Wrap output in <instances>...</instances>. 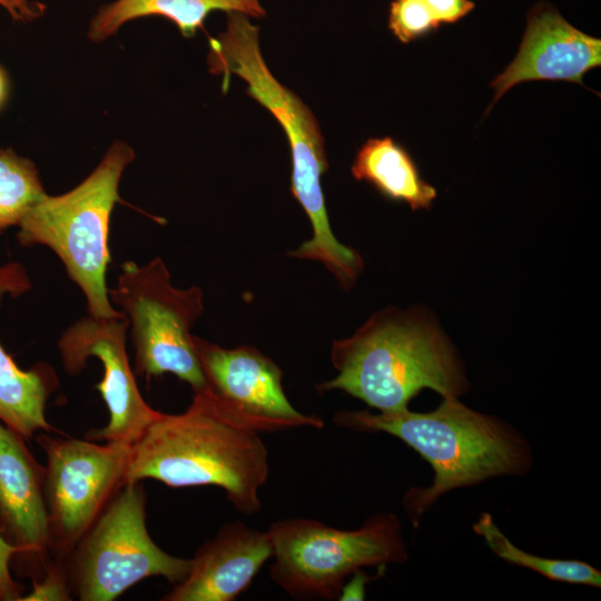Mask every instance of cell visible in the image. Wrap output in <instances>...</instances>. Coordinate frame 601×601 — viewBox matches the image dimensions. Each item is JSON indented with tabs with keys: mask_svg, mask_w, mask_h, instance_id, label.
Instances as JSON below:
<instances>
[{
	"mask_svg": "<svg viewBox=\"0 0 601 601\" xmlns=\"http://www.w3.org/2000/svg\"><path fill=\"white\" fill-rule=\"evenodd\" d=\"M333 421L352 431L397 437L430 463L431 484L408 489L402 500L414 528L451 491L502 476H525L534 465L532 445L516 427L456 396L442 397L436 408L425 413L338 411Z\"/></svg>",
	"mask_w": 601,
	"mask_h": 601,
	"instance_id": "obj_1",
	"label": "cell"
},
{
	"mask_svg": "<svg viewBox=\"0 0 601 601\" xmlns=\"http://www.w3.org/2000/svg\"><path fill=\"white\" fill-rule=\"evenodd\" d=\"M331 361L337 375L317 391H343L378 412L408 408L424 388L442 397L471 388L456 347L418 305L374 313L353 335L333 342Z\"/></svg>",
	"mask_w": 601,
	"mask_h": 601,
	"instance_id": "obj_2",
	"label": "cell"
},
{
	"mask_svg": "<svg viewBox=\"0 0 601 601\" xmlns=\"http://www.w3.org/2000/svg\"><path fill=\"white\" fill-rule=\"evenodd\" d=\"M268 453L258 432L237 421L207 387L180 414H161L130 446L126 484L216 485L247 515L260 510Z\"/></svg>",
	"mask_w": 601,
	"mask_h": 601,
	"instance_id": "obj_3",
	"label": "cell"
},
{
	"mask_svg": "<svg viewBox=\"0 0 601 601\" xmlns=\"http://www.w3.org/2000/svg\"><path fill=\"white\" fill-rule=\"evenodd\" d=\"M208 45L209 71L223 77L224 90L231 75L243 79L247 95L274 116L289 144L290 191L313 229L312 237L289 255L322 263L337 282L351 279L361 269L363 258L333 234L322 188L328 160L315 115L270 72L259 47V27L253 24L246 14L227 12L225 31L209 38Z\"/></svg>",
	"mask_w": 601,
	"mask_h": 601,
	"instance_id": "obj_4",
	"label": "cell"
},
{
	"mask_svg": "<svg viewBox=\"0 0 601 601\" xmlns=\"http://www.w3.org/2000/svg\"><path fill=\"white\" fill-rule=\"evenodd\" d=\"M134 159L128 144L114 141L85 180L62 195L46 194L18 225L19 243L50 248L82 292L89 315L97 318L124 316L111 305L106 285L108 238L112 210L121 200L119 183Z\"/></svg>",
	"mask_w": 601,
	"mask_h": 601,
	"instance_id": "obj_5",
	"label": "cell"
},
{
	"mask_svg": "<svg viewBox=\"0 0 601 601\" xmlns=\"http://www.w3.org/2000/svg\"><path fill=\"white\" fill-rule=\"evenodd\" d=\"M273 545L272 580L298 600L338 599L346 580L366 566L402 564L408 549L392 512L374 514L355 530H338L294 518L268 529Z\"/></svg>",
	"mask_w": 601,
	"mask_h": 601,
	"instance_id": "obj_6",
	"label": "cell"
},
{
	"mask_svg": "<svg viewBox=\"0 0 601 601\" xmlns=\"http://www.w3.org/2000/svg\"><path fill=\"white\" fill-rule=\"evenodd\" d=\"M109 298L128 319L135 374L149 378L169 373L194 393L208 387L190 333L204 312L199 287H175L167 266L156 257L145 265L125 262Z\"/></svg>",
	"mask_w": 601,
	"mask_h": 601,
	"instance_id": "obj_7",
	"label": "cell"
},
{
	"mask_svg": "<svg viewBox=\"0 0 601 601\" xmlns=\"http://www.w3.org/2000/svg\"><path fill=\"white\" fill-rule=\"evenodd\" d=\"M62 562L71 594L80 601H112L150 577L176 584L191 565L151 540L140 482L122 486Z\"/></svg>",
	"mask_w": 601,
	"mask_h": 601,
	"instance_id": "obj_8",
	"label": "cell"
},
{
	"mask_svg": "<svg viewBox=\"0 0 601 601\" xmlns=\"http://www.w3.org/2000/svg\"><path fill=\"white\" fill-rule=\"evenodd\" d=\"M36 440L47 457L50 556L63 561L126 485L130 445H99L46 433Z\"/></svg>",
	"mask_w": 601,
	"mask_h": 601,
	"instance_id": "obj_9",
	"label": "cell"
},
{
	"mask_svg": "<svg viewBox=\"0 0 601 601\" xmlns=\"http://www.w3.org/2000/svg\"><path fill=\"white\" fill-rule=\"evenodd\" d=\"M129 324L117 318L83 317L68 327L58 341L63 370L79 374L90 357L102 364V380L96 385L109 411L108 424L88 434L89 440L132 445L162 414L141 396L126 349Z\"/></svg>",
	"mask_w": 601,
	"mask_h": 601,
	"instance_id": "obj_10",
	"label": "cell"
},
{
	"mask_svg": "<svg viewBox=\"0 0 601 601\" xmlns=\"http://www.w3.org/2000/svg\"><path fill=\"white\" fill-rule=\"evenodd\" d=\"M193 345L209 391L237 421L257 432L323 427L321 417L290 404L282 370L257 348H224L195 335Z\"/></svg>",
	"mask_w": 601,
	"mask_h": 601,
	"instance_id": "obj_11",
	"label": "cell"
},
{
	"mask_svg": "<svg viewBox=\"0 0 601 601\" xmlns=\"http://www.w3.org/2000/svg\"><path fill=\"white\" fill-rule=\"evenodd\" d=\"M26 440L0 422V535L13 549L10 569L40 580L50 562L45 466Z\"/></svg>",
	"mask_w": 601,
	"mask_h": 601,
	"instance_id": "obj_12",
	"label": "cell"
},
{
	"mask_svg": "<svg viewBox=\"0 0 601 601\" xmlns=\"http://www.w3.org/2000/svg\"><path fill=\"white\" fill-rule=\"evenodd\" d=\"M601 65V40L568 22L553 7L538 4L513 61L497 75L493 105L512 87L531 80H564L583 85V76Z\"/></svg>",
	"mask_w": 601,
	"mask_h": 601,
	"instance_id": "obj_13",
	"label": "cell"
},
{
	"mask_svg": "<svg viewBox=\"0 0 601 601\" xmlns=\"http://www.w3.org/2000/svg\"><path fill=\"white\" fill-rule=\"evenodd\" d=\"M268 532L242 521L227 523L191 559L187 577L174 584L165 601H233L252 583L272 556Z\"/></svg>",
	"mask_w": 601,
	"mask_h": 601,
	"instance_id": "obj_14",
	"label": "cell"
},
{
	"mask_svg": "<svg viewBox=\"0 0 601 601\" xmlns=\"http://www.w3.org/2000/svg\"><path fill=\"white\" fill-rule=\"evenodd\" d=\"M29 289L30 280L20 264L0 267V303L4 295L16 297ZM58 385L59 378L50 365L38 363L21 370L0 343V422L23 440H31L40 431H56L45 412Z\"/></svg>",
	"mask_w": 601,
	"mask_h": 601,
	"instance_id": "obj_15",
	"label": "cell"
},
{
	"mask_svg": "<svg viewBox=\"0 0 601 601\" xmlns=\"http://www.w3.org/2000/svg\"><path fill=\"white\" fill-rule=\"evenodd\" d=\"M217 10L253 18L266 16L259 0H116L98 9L90 22L88 38L101 42L126 22L149 16L168 19L184 37L191 38L204 29L208 14Z\"/></svg>",
	"mask_w": 601,
	"mask_h": 601,
	"instance_id": "obj_16",
	"label": "cell"
},
{
	"mask_svg": "<svg viewBox=\"0 0 601 601\" xmlns=\"http://www.w3.org/2000/svg\"><path fill=\"white\" fill-rule=\"evenodd\" d=\"M352 175L412 210L431 208L436 189L426 183L410 152L391 137L371 138L356 152Z\"/></svg>",
	"mask_w": 601,
	"mask_h": 601,
	"instance_id": "obj_17",
	"label": "cell"
},
{
	"mask_svg": "<svg viewBox=\"0 0 601 601\" xmlns=\"http://www.w3.org/2000/svg\"><path fill=\"white\" fill-rule=\"evenodd\" d=\"M472 530L497 558L508 563L529 569L552 581L601 587V572L588 562L539 556L518 548L489 512L480 514Z\"/></svg>",
	"mask_w": 601,
	"mask_h": 601,
	"instance_id": "obj_18",
	"label": "cell"
},
{
	"mask_svg": "<svg viewBox=\"0 0 601 601\" xmlns=\"http://www.w3.org/2000/svg\"><path fill=\"white\" fill-rule=\"evenodd\" d=\"M46 194L35 164L11 149L0 148V234L18 226Z\"/></svg>",
	"mask_w": 601,
	"mask_h": 601,
	"instance_id": "obj_19",
	"label": "cell"
},
{
	"mask_svg": "<svg viewBox=\"0 0 601 601\" xmlns=\"http://www.w3.org/2000/svg\"><path fill=\"white\" fill-rule=\"evenodd\" d=\"M440 26L425 0H393L388 10V29L403 43L416 40Z\"/></svg>",
	"mask_w": 601,
	"mask_h": 601,
	"instance_id": "obj_20",
	"label": "cell"
},
{
	"mask_svg": "<svg viewBox=\"0 0 601 601\" xmlns=\"http://www.w3.org/2000/svg\"><path fill=\"white\" fill-rule=\"evenodd\" d=\"M72 594L67 580L65 565L61 560L51 559L45 575L33 581L32 590L21 600H72Z\"/></svg>",
	"mask_w": 601,
	"mask_h": 601,
	"instance_id": "obj_21",
	"label": "cell"
},
{
	"mask_svg": "<svg viewBox=\"0 0 601 601\" xmlns=\"http://www.w3.org/2000/svg\"><path fill=\"white\" fill-rule=\"evenodd\" d=\"M12 555L13 549L0 535V601H17L23 597V585L11 574Z\"/></svg>",
	"mask_w": 601,
	"mask_h": 601,
	"instance_id": "obj_22",
	"label": "cell"
},
{
	"mask_svg": "<svg viewBox=\"0 0 601 601\" xmlns=\"http://www.w3.org/2000/svg\"><path fill=\"white\" fill-rule=\"evenodd\" d=\"M439 26L455 23L475 7L471 0H425Z\"/></svg>",
	"mask_w": 601,
	"mask_h": 601,
	"instance_id": "obj_23",
	"label": "cell"
},
{
	"mask_svg": "<svg viewBox=\"0 0 601 601\" xmlns=\"http://www.w3.org/2000/svg\"><path fill=\"white\" fill-rule=\"evenodd\" d=\"M354 578L344 584L338 597L339 600H362L364 599V585L370 577H367L362 570L355 572Z\"/></svg>",
	"mask_w": 601,
	"mask_h": 601,
	"instance_id": "obj_24",
	"label": "cell"
},
{
	"mask_svg": "<svg viewBox=\"0 0 601 601\" xmlns=\"http://www.w3.org/2000/svg\"><path fill=\"white\" fill-rule=\"evenodd\" d=\"M0 7H2L16 22H30L40 17L37 13L21 8L13 0H0Z\"/></svg>",
	"mask_w": 601,
	"mask_h": 601,
	"instance_id": "obj_25",
	"label": "cell"
},
{
	"mask_svg": "<svg viewBox=\"0 0 601 601\" xmlns=\"http://www.w3.org/2000/svg\"><path fill=\"white\" fill-rule=\"evenodd\" d=\"M18 6H20L21 8L28 10V11H31L33 13H37L38 16H41L45 10H46V6L43 3H40V2H29L28 0H13Z\"/></svg>",
	"mask_w": 601,
	"mask_h": 601,
	"instance_id": "obj_26",
	"label": "cell"
},
{
	"mask_svg": "<svg viewBox=\"0 0 601 601\" xmlns=\"http://www.w3.org/2000/svg\"><path fill=\"white\" fill-rule=\"evenodd\" d=\"M8 92H9L8 77L3 68L0 66V109L6 104Z\"/></svg>",
	"mask_w": 601,
	"mask_h": 601,
	"instance_id": "obj_27",
	"label": "cell"
}]
</instances>
